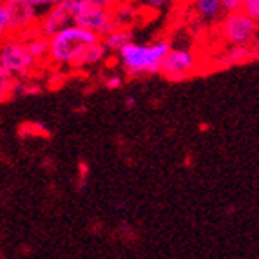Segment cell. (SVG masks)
<instances>
[{"instance_id":"obj_1","label":"cell","mask_w":259,"mask_h":259,"mask_svg":"<svg viewBox=\"0 0 259 259\" xmlns=\"http://www.w3.org/2000/svg\"><path fill=\"white\" fill-rule=\"evenodd\" d=\"M100 40L98 35L76 24H69L53 36H49L48 60L55 67L67 69H82V58L87 48Z\"/></svg>"},{"instance_id":"obj_2","label":"cell","mask_w":259,"mask_h":259,"mask_svg":"<svg viewBox=\"0 0 259 259\" xmlns=\"http://www.w3.org/2000/svg\"><path fill=\"white\" fill-rule=\"evenodd\" d=\"M170 49V42L165 38L149 44H138L131 40L125 44L118 55V62L129 76H145L160 71V64L163 56Z\"/></svg>"},{"instance_id":"obj_3","label":"cell","mask_w":259,"mask_h":259,"mask_svg":"<svg viewBox=\"0 0 259 259\" xmlns=\"http://www.w3.org/2000/svg\"><path fill=\"white\" fill-rule=\"evenodd\" d=\"M0 65L15 78L22 80L35 73L40 64L27 49L26 36L9 35L4 42H0Z\"/></svg>"},{"instance_id":"obj_4","label":"cell","mask_w":259,"mask_h":259,"mask_svg":"<svg viewBox=\"0 0 259 259\" xmlns=\"http://www.w3.org/2000/svg\"><path fill=\"white\" fill-rule=\"evenodd\" d=\"M257 18L245 13L241 8L227 11L220 18V35L229 46H254L257 44Z\"/></svg>"},{"instance_id":"obj_5","label":"cell","mask_w":259,"mask_h":259,"mask_svg":"<svg viewBox=\"0 0 259 259\" xmlns=\"http://www.w3.org/2000/svg\"><path fill=\"white\" fill-rule=\"evenodd\" d=\"M69 6L73 11V24L93 31L100 38L116 27L111 9L96 8V6L89 4L87 0H69Z\"/></svg>"},{"instance_id":"obj_6","label":"cell","mask_w":259,"mask_h":259,"mask_svg":"<svg viewBox=\"0 0 259 259\" xmlns=\"http://www.w3.org/2000/svg\"><path fill=\"white\" fill-rule=\"evenodd\" d=\"M198 55L190 49H168L167 55L163 56V60L160 64V71L158 73L165 76L167 80L172 82H180L185 78L192 76L198 69Z\"/></svg>"},{"instance_id":"obj_7","label":"cell","mask_w":259,"mask_h":259,"mask_svg":"<svg viewBox=\"0 0 259 259\" xmlns=\"http://www.w3.org/2000/svg\"><path fill=\"white\" fill-rule=\"evenodd\" d=\"M13 35L26 36L36 29L40 9L31 4V0H4Z\"/></svg>"},{"instance_id":"obj_8","label":"cell","mask_w":259,"mask_h":259,"mask_svg":"<svg viewBox=\"0 0 259 259\" xmlns=\"http://www.w3.org/2000/svg\"><path fill=\"white\" fill-rule=\"evenodd\" d=\"M73 24V11H71L69 0H65L62 4L51 6L40 11L38 22H36V33L49 38L65 26Z\"/></svg>"},{"instance_id":"obj_9","label":"cell","mask_w":259,"mask_h":259,"mask_svg":"<svg viewBox=\"0 0 259 259\" xmlns=\"http://www.w3.org/2000/svg\"><path fill=\"white\" fill-rule=\"evenodd\" d=\"M192 11L194 18L199 24H216L225 15L223 2L221 0H192Z\"/></svg>"},{"instance_id":"obj_10","label":"cell","mask_w":259,"mask_h":259,"mask_svg":"<svg viewBox=\"0 0 259 259\" xmlns=\"http://www.w3.org/2000/svg\"><path fill=\"white\" fill-rule=\"evenodd\" d=\"M100 40H102V44H104V48L107 49V53H118L125 44H129L131 40H133V33H131L129 27L116 26L114 29L105 33Z\"/></svg>"},{"instance_id":"obj_11","label":"cell","mask_w":259,"mask_h":259,"mask_svg":"<svg viewBox=\"0 0 259 259\" xmlns=\"http://www.w3.org/2000/svg\"><path fill=\"white\" fill-rule=\"evenodd\" d=\"M255 51H257V44H254V46H230L227 55L221 60H225L223 65H241L254 60Z\"/></svg>"},{"instance_id":"obj_12","label":"cell","mask_w":259,"mask_h":259,"mask_svg":"<svg viewBox=\"0 0 259 259\" xmlns=\"http://www.w3.org/2000/svg\"><path fill=\"white\" fill-rule=\"evenodd\" d=\"M26 44H27V49H29V53L35 56L38 64L48 62L49 42H48V38H46V36H42L40 33L33 31V33L26 35Z\"/></svg>"},{"instance_id":"obj_13","label":"cell","mask_w":259,"mask_h":259,"mask_svg":"<svg viewBox=\"0 0 259 259\" xmlns=\"http://www.w3.org/2000/svg\"><path fill=\"white\" fill-rule=\"evenodd\" d=\"M134 17H136V9H134L133 0H125V2H121L120 6L112 9V18L116 22V26L129 27V24L134 20Z\"/></svg>"},{"instance_id":"obj_14","label":"cell","mask_w":259,"mask_h":259,"mask_svg":"<svg viewBox=\"0 0 259 259\" xmlns=\"http://www.w3.org/2000/svg\"><path fill=\"white\" fill-rule=\"evenodd\" d=\"M105 56H107V49L104 48L102 40H96L95 44H91L87 48L85 55L82 58V67H93V65L100 64V62H104Z\"/></svg>"},{"instance_id":"obj_15","label":"cell","mask_w":259,"mask_h":259,"mask_svg":"<svg viewBox=\"0 0 259 259\" xmlns=\"http://www.w3.org/2000/svg\"><path fill=\"white\" fill-rule=\"evenodd\" d=\"M18 78H15L11 73L0 65V100H8L9 96L15 95V83Z\"/></svg>"},{"instance_id":"obj_16","label":"cell","mask_w":259,"mask_h":259,"mask_svg":"<svg viewBox=\"0 0 259 259\" xmlns=\"http://www.w3.org/2000/svg\"><path fill=\"white\" fill-rule=\"evenodd\" d=\"M9 35H13L11 31V22H9L8 9L4 6V0H0V42H4Z\"/></svg>"},{"instance_id":"obj_17","label":"cell","mask_w":259,"mask_h":259,"mask_svg":"<svg viewBox=\"0 0 259 259\" xmlns=\"http://www.w3.org/2000/svg\"><path fill=\"white\" fill-rule=\"evenodd\" d=\"M241 9L250 17L259 18V0H241Z\"/></svg>"},{"instance_id":"obj_18","label":"cell","mask_w":259,"mask_h":259,"mask_svg":"<svg viewBox=\"0 0 259 259\" xmlns=\"http://www.w3.org/2000/svg\"><path fill=\"white\" fill-rule=\"evenodd\" d=\"M91 6H96V8H104V9H114L116 6H120L121 2H125V0H87Z\"/></svg>"},{"instance_id":"obj_19","label":"cell","mask_w":259,"mask_h":259,"mask_svg":"<svg viewBox=\"0 0 259 259\" xmlns=\"http://www.w3.org/2000/svg\"><path fill=\"white\" fill-rule=\"evenodd\" d=\"M121 83H123V78H121L120 74H111V76L105 78V87H107V89H111V91H114V89H120Z\"/></svg>"},{"instance_id":"obj_20","label":"cell","mask_w":259,"mask_h":259,"mask_svg":"<svg viewBox=\"0 0 259 259\" xmlns=\"http://www.w3.org/2000/svg\"><path fill=\"white\" fill-rule=\"evenodd\" d=\"M143 2H145V6H149L152 9H163L167 6L174 4L176 0H143Z\"/></svg>"},{"instance_id":"obj_21","label":"cell","mask_w":259,"mask_h":259,"mask_svg":"<svg viewBox=\"0 0 259 259\" xmlns=\"http://www.w3.org/2000/svg\"><path fill=\"white\" fill-rule=\"evenodd\" d=\"M62 2H65V0H31V4L35 6V8H38L40 11L46 8H51V6L62 4Z\"/></svg>"},{"instance_id":"obj_22","label":"cell","mask_w":259,"mask_h":259,"mask_svg":"<svg viewBox=\"0 0 259 259\" xmlns=\"http://www.w3.org/2000/svg\"><path fill=\"white\" fill-rule=\"evenodd\" d=\"M221 2H223L225 13H227V11H234V9L241 8V0H221Z\"/></svg>"},{"instance_id":"obj_23","label":"cell","mask_w":259,"mask_h":259,"mask_svg":"<svg viewBox=\"0 0 259 259\" xmlns=\"http://www.w3.org/2000/svg\"><path fill=\"white\" fill-rule=\"evenodd\" d=\"M125 104H127V107H133V105L136 104V100H134L133 96H127V98H125Z\"/></svg>"}]
</instances>
